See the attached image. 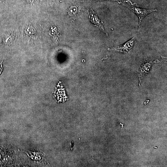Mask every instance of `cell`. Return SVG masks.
<instances>
[{
  "label": "cell",
  "mask_w": 167,
  "mask_h": 167,
  "mask_svg": "<svg viewBox=\"0 0 167 167\" xmlns=\"http://www.w3.org/2000/svg\"><path fill=\"white\" fill-rule=\"evenodd\" d=\"M125 2L129 3L130 5L128 6V8L139 18V30L140 29V24L142 19L147 15L155 11H157L156 9H145L138 7L136 3H133L130 0H127Z\"/></svg>",
  "instance_id": "obj_1"
},
{
  "label": "cell",
  "mask_w": 167,
  "mask_h": 167,
  "mask_svg": "<svg viewBox=\"0 0 167 167\" xmlns=\"http://www.w3.org/2000/svg\"><path fill=\"white\" fill-rule=\"evenodd\" d=\"M159 62L160 61L158 59L144 61L137 72V74L139 77L140 86L142 78L143 76L149 74L153 64L155 63Z\"/></svg>",
  "instance_id": "obj_2"
},
{
  "label": "cell",
  "mask_w": 167,
  "mask_h": 167,
  "mask_svg": "<svg viewBox=\"0 0 167 167\" xmlns=\"http://www.w3.org/2000/svg\"><path fill=\"white\" fill-rule=\"evenodd\" d=\"M136 37V35L122 45L112 48L111 50L116 52L128 53L133 50Z\"/></svg>",
  "instance_id": "obj_3"
},
{
  "label": "cell",
  "mask_w": 167,
  "mask_h": 167,
  "mask_svg": "<svg viewBox=\"0 0 167 167\" xmlns=\"http://www.w3.org/2000/svg\"><path fill=\"white\" fill-rule=\"evenodd\" d=\"M89 18L90 21L93 24H94L97 27L99 28L100 29L103 31L108 36L107 32H105L104 30L103 23L101 20L99 19L97 14L92 10L91 8L90 14Z\"/></svg>",
  "instance_id": "obj_4"
},
{
  "label": "cell",
  "mask_w": 167,
  "mask_h": 167,
  "mask_svg": "<svg viewBox=\"0 0 167 167\" xmlns=\"http://www.w3.org/2000/svg\"><path fill=\"white\" fill-rule=\"evenodd\" d=\"M36 32L35 28L31 26L27 27L25 30L26 33L29 35H33Z\"/></svg>",
  "instance_id": "obj_5"
},
{
  "label": "cell",
  "mask_w": 167,
  "mask_h": 167,
  "mask_svg": "<svg viewBox=\"0 0 167 167\" xmlns=\"http://www.w3.org/2000/svg\"><path fill=\"white\" fill-rule=\"evenodd\" d=\"M77 9L76 6H72L69 9L68 13L69 15L72 16L75 15L77 13Z\"/></svg>",
  "instance_id": "obj_6"
},
{
  "label": "cell",
  "mask_w": 167,
  "mask_h": 167,
  "mask_svg": "<svg viewBox=\"0 0 167 167\" xmlns=\"http://www.w3.org/2000/svg\"><path fill=\"white\" fill-rule=\"evenodd\" d=\"M12 39L11 36L6 34L3 37V42L5 44H9L11 42Z\"/></svg>",
  "instance_id": "obj_7"
},
{
  "label": "cell",
  "mask_w": 167,
  "mask_h": 167,
  "mask_svg": "<svg viewBox=\"0 0 167 167\" xmlns=\"http://www.w3.org/2000/svg\"><path fill=\"white\" fill-rule=\"evenodd\" d=\"M11 157L9 155H7L5 156L3 159V162L5 163H7L10 159Z\"/></svg>",
  "instance_id": "obj_8"
},
{
  "label": "cell",
  "mask_w": 167,
  "mask_h": 167,
  "mask_svg": "<svg viewBox=\"0 0 167 167\" xmlns=\"http://www.w3.org/2000/svg\"><path fill=\"white\" fill-rule=\"evenodd\" d=\"M99 1H116L119 4H121L122 3V2L120 0H99Z\"/></svg>",
  "instance_id": "obj_9"
},
{
  "label": "cell",
  "mask_w": 167,
  "mask_h": 167,
  "mask_svg": "<svg viewBox=\"0 0 167 167\" xmlns=\"http://www.w3.org/2000/svg\"><path fill=\"white\" fill-rule=\"evenodd\" d=\"M2 62L0 63V74H1L3 71V68L2 66Z\"/></svg>",
  "instance_id": "obj_10"
},
{
  "label": "cell",
  "mask_w": 167,
  "mask_h": 167,
  "mask_svg": "<svg viewBox=\"0 0 167 167\" xmlns=\"http://www.w3.org/2000/svg\"><path fill=\"white\" fill-rule=\"evenodd\" d=\"M120 124L122 125L121 128L124 129V127L123 126L124 125V124H122L121 123H120Z\"/></svg>",
  "instance_id": "obj_11"
},
{
  "label": "cell",
  "mask_w": 167,
  "mask_h": 167,
  "mask_svg": "<svg viewBox=\"0 0 167 167\" xmlns=\"http://www.w3.org/2000/svg\"><path fill=\"white\" fill-rule=\"evenodd\" d=\"M2 148L0 147V152H1L2 151Z\"/></svg>",
  "instance_id": "obj_12"
},
{
  "label": "cell",
  "mask_w": 167,
  "mask_h": 167,
  "mask_svg": "<svg viewBox=\"0 0 167 167\" xmlns=\"http://www.w3.org/2000/svg\"><path fill=\"white\" fill-rule=\"evenodd\" d=\"M1 154H0V159H1Z\"/></svg>",
  "instance_id": "obj_13"
}]
</instances>
